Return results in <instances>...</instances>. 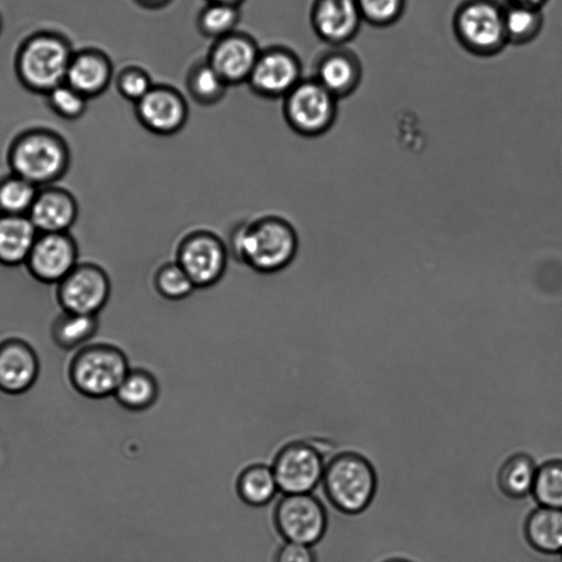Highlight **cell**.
I'll list each match as a JSON object with an SVG mask.
<instances>
[{"label":"cell","instance_id":"13","mask_svg":"<svg viewBox=\"0 0 562 562\" xmlns=\"http://www.w3.org/2000/svg\"><path fill=\"white\" fill-rule=\"evenodd\" d=\"M134 112L144 128L161 136L179 132L189 117L184 97L176 88L166 85H154L134 103Z\"/></svg>","mask_w":562,"mask_h":562},{"label":"cell","instance_id":"16","mask_svg":"<svg viewBox=\"0 0 562 562\" xmlns=\"http://www.w3.org/2000/svg\"><path fill=\"white\" fill-rule=\"evenodd\" d=\"M362 21L357 0H316L311 13L315 34L330 46L350 42Z\"/></svg>","mask_w":562,"mask_h":562},{"label":"cell","instance_id":"32","mask_svg":"<svg viewBox=\"0 0 562 562\" xmlns=\"http://www.w3.org/2000/svg\"><path fill=\"white\" fill-rule=\"evenodd\" d=\"M154 286L160 296L170 301L183 300L196 289L176 260L166 262L157 269Z\"/></svg>","mask_w":562,"mask_h":562},{"label":"cell","instance_id":"11","mask_svg":"<svg viewBox=\"0 0 562 562\" xmlns=\"http://www.w3.org/2000/svg\"><path fill=\"white\" fill-rule=\"evenodd\" d=\"M272 471L284 494L310 493L322 481L325 464L319 450L304 441H293L277 453Z\"/></svg>","mask_w":562,"mask_h":562},{"label":"cell","instance_id":"36","mask_svg":"<svg viewBox=\"0 0 562 562\" xmlns=\"http://www.w3.org/2000/svg\"><path fill=\"white\" fill-rule=\"evenodd\" d=\"M274 562H315L311 546L286 541L277 552Z\"/></svg>","mask_w":562,"mask_h":562},{"label":"cell","instance_id":"26","mask_svg":"<svg viewBox=\"0 0 562 562\" xmlns=\"http://www.w3.org/2000/svg\"><path fill=\"white\" fill-rule=\"evenodd\" d=\"M98 329L97 315L63 312L52 325L54 342L61 349L71 350L83 346Z\"/></svg>","mask_w":562,"mask_h":562},{"label":"cell","instance_id":"15","mask_svg":"<svg viewBox=\"0 0 562 562\" xmlns=\"http://www.w3.org/2000/svg\"><path fill=\"white\" fill-rule=\"evenodd\" d=\"M261 48L248 33L234 31L213 41L206 59L228 86L246 83Z\"/></svg>","mask_w":562,"mask_h":562},{"label":"cell","instance_id":"23","mask_svg":"<svg viewBox=\"0 0 562 562\" xmlns=\"http://www.w3.org/2000/svg\"><path fill=\"white\" fill-rule=\"evenodd\" d=\"M114 396L125 409L142 412L151 407L159 396L155 375L145 369H130Z\"/></svg>","mask_w":562,"mask_h":562},{"label":"cell","instance_id":"40","mask_svg":"<svg viewBox=\"0 0 562 562\" xmlns=\"http://www.w3.org/2000/svg\"><path fill=\"white\" fill-rule=\"evenodd\" d=\"M383 562H412L409 560H406V559H402V558H392V559H387Z\"/></svg>","mask_w":562,"mask_h":562},{"label":"cell","instance_id":"42","mask_svg":"<svg viewBox=\"0 0 562 562\" xmlns=\"http://www.w3.org/2000/svg\"><path fill=\"white\" fill-rule=\"evenodd\" d=\"M1 30H2V21H1V16H0V33H1Z\"/></svg>","mask_w":562,"mask_h":562},{"label":"cell","instance_id":"6","mask_svg":"<svg viewBox=\"0 0 562 562\" xmlns=\"http://www.w3.org/2000/svg\"><path fill=\"white\" fill-rule=\"evenodd\" d=\"M453 32L463 48L473 55L493 56L508 44L503 7L494 0H467L453 15Z\"/></svg>","mask_w":562,"mask_h":562},{"label":"cell","instance_id":"14","mask_svg":"<svg viewBox=\"0 0 562 562\" xmlns=\"http://www.w3.org/2000/svg\"><path fill=\"white\" fill-rule=\"evenodd\" d=\"M77 258V244L68 232L40 233L25 263L36 280L59 283L78 265Z\"/></svg>","mask_w":562,"mask_h":562},{"label":"cell","instance_id":"27","mask_svg":"<svg viewBox=\"0 0 562 562\" xmlns=\"http://www.w3.org/2000/svg\"><path fill=\"white\" fill-rule=\"evenodd\" d=\"M504 29L508 44L524 45L533 41L543 25L539 8L506 4L503 7Z\"/></svg>","mask_w":562,"mask_h":562},{"label":"cell","instance_id":"19","mask_svg":"<svg viewBox=\"0 0 562 562\" xmlns=\"http://www.w3.org/2000/svg\"><path fill=\"white\" fill-rule=\"evenodd\" d=\"M113 79L110 57L98 48L75 50L65 81L88 99L101 95Z\"/></svg>","mask_w":562,"mask_h":562},{"label":"cell","instance_id":"9","mask_svg":"<svg viewBox=\"0 0 562 562\" xmlns=\"http://www.w3.org/2000/svg\"><path fill=\"white\" fill-rule=\"evenodd\" d=\"M274 522L285 541L313 546L326 531L327 515L310 493L285 494L276 506Z\"/></svg>","mask_w":562,"mask_h":562},{"label":"cell","instance_id":"8","mask_svg":"<svg viewBox=\"0 0 562 562\" xmlns=\"http://www.w3.org/2000/svg\"><path fill=\"white\" fill-rule=\"evenodd\" d=\"M228 257L227 245L215 233L206 229L186 234L176 249V261L196 289L218 283L226 271Z\"/></svg>","mask_w":562,"mask_h":562},{"label":"cell","instance_id":"5","mask_svg":"<svg viewBox=\"0 0 562 562\" xmlns=\"http://www.w3.org/2000/svg\"><path fill=\"white\" fill-rule=\"evenodd\" d=\"M128 370V360L120 348L95 344L83 347L74 357L69 378L80 394L103 398L114 395Z\"/></svg>","mask_w":562,"mask_h":562},{"label":"cell","instance_id":"29","mask_svg":"<svg viewBox=\"0 0 562 562\" xmlns=\"http://www.w3.org/2000/svg\"><path fill=\"white\" fill-rule=\"evenodd\" d=\"M40 187L13 172L0 179V213L27 215Z\"/></svg>","mask_w":562,"mask_h":562},{"label":"cell","instance_id":"17","mask_svg":"<svg viewBox=\"0 0 562 562\" xmlns=\"http://www.w3.org/2000/svg\"><path fill=\"white\" fill-rule=\"evenodd\" d=\"M313 78L338 100L356 91L362 78L358 56L344 46H331L317 58Z\"/></svg>","mask_w":562,"mask_h":562},{"label":"cell","instance_id":"2","mask_svg":"<svg viewBox=\"0 0 562 562\" xmlns=\"http://www.w3.org/2000/svg\"><path fill=\"white\" fill-rule=\"evenodd\" d=\"M11 172L37 187L55 184L70 165V150L65 138L47 127H31L11 140L7 153Z\"/></svg>","mask_w":562,"mask_h":562},{"label":"cell","instance_id":"10","mask_svg":"<svg viewBox=\"0 0 562 562\" xmlns=\"http://www.w3.org/2000/svg\"><path fill=\"white\" fill-rule=\"evenodd\" d=\"M301 79L299 56L285 46L272 45L260 50L246 83L261 98L283 99Z\"/></svg>","mask_w":562,"mask_h":562},{"label":"cell","instance_id":"22","mask_svg":"<svg viewBox=\"0 0 562 562\" xmlns=\"http://www.w3.org/2000/svg\"><path fill=\"white\" fill-rule=\"evenodd\" d=\"M524 533L536 551L558 554L562 550V509L538 505L527 516Z\"/></svg>","mask_w":562,"mask_h":562},{"label":"cell","instance_id":"21","mask_svg":"<svg viewBox=\"0 0 562 562\" xmlns=\"http://www.w3.org/2000/svg\"><path fill=\"white\" fill-rule=\"evenodd\" d=\"M38 234L27 215L0 213V263L25 262Z\"/></svg>","mask_w":562,"mask_h":562},{"label":"cell","instance_id":"37","mask_svg":"<svg viewBox=\"0 0 562 562\" xmlns=\"http://www.w3.org/2000/svg\"><path fill=\"white\" fill-rule=\"evenodd\" d=\"M507 4H518L526 5L532 8L542 9V5L547 2V0H506Z\"/></svg>","mask_w":562,"mask_h":562},{"label":"cell","instance_id":"33","mask_svg":"<svg viewBox=\"0 0 562 562\" xmlns=\"http://www.w3.org/2000/svg\"><path fill=\"white\" fill-rule=\"evenodd\" d=\"M45 97L52 112L66 121L80 119L88 108L89 99L66 81L53 88Z\"/></svg>","mask_w":562,"mask_h":562},{"label":"cell","instance_id":"12","mask_svg":"<svg viewBox=\"0 0 562 562\" xmlns=\"http://www.w3.org/2000/svg\"><path fill=\"white\" fill-rule=\"evenodd\" d=\"M111 292L106 272L93 263L77 265L59 283L58 302L65 312L97 315Z\"/></svg>","mask_w":562,"mask_h":562},{"label":"cell","instance_id":"31","mask_svg":"<svg viewBox=\"0 0 562 562\" xmlns=\"http://www.w3.org/2000/svg\"><path fill=\"white\" fill-rule=\"evenodd\" d=\"M239 18L238 5L210 2L200 12L196 26L202 35L214 41L236 31Z\"/></svg>","mask_w":562,"mask_h":562},{"label":"cell","instance_id":"3","mask_svg":"<svg viewBox=\"0 0 562 562\" xmlns=\"http://www.w3.org/2000/svg\"><path fill=\"white\" fill-rule=\"evenodd\" d=\"M74 52L69 40L58 32L40 30L31 33L15 52L18 80L26 90L45 95L65 82Z\"/></svg>","mask_w":562,"mask_h":562},{"label":"cell","instance_id":"7","mask_svg":"<svg viewBox=\"0 0 562 562\" xmlns=\"http://www.w3.org/2000/svg\"><path fill=\"white\" fill-rule=\"evenodd\" d=\"M337 101L317 80L302 78L283 98L282 113L292 131L303 137H317L334 125Z\"/></svg>","mask_w":562,"mask_h":562},{"label":"cell","instance_id":"38","mask_svg":"<svg viewBox=\"0 0 562 562\" xmlns=\"http://www.w3.org/2000/svg\"><path fill=\"white\" fill-rule=\"evenodd\" d=\"M170 0H137L139 4L149 9H158L166 5Z\"/></svg>","mask_w":562,"mask_h":562},{"label":"cell","instance_id":"4","mask_svg":"<svg viewBox=\"0 0 562 562\" xmlns=\"http://www.w3.org/2000/svg\"><path fill=\"white\" fill-rule=\"evenodd\" d=\"M330 504L347 515H358L372 503L378 477L371 462L356 452L335 456L326 465L322 479Z\"/></svg>","mask_w":562,"mask_h":562},{"label":"cell","instance_id":"35","mask_svg":"<svg viewBox=\"0 0 562 562\" xmlns=\"http://www.w3.org/2000/svg\"><path fill=\"white\" fill-rule=\"evenodd\" d=\"M154 85L149 74L134 65L122 68L115 78L117 92L133 103L139 101Z\"/></svg>","mask_w":562,"mask_h":562},{"label":"cell","instance_id":"41","mask_svg":"<svg viewBox=\"0 0 562 562\" xmlns=\"http://www.w3.org/2000/svg\"><path fill=\"white\" fill-rule=\"evenodd\" d=\"M559 555V561L558 562H562V550L558 553Z\"/></svg>","mask_w":562,"mask_h":562},{"label":"cell","instance_id":"18","mask_svg":"<svg viewBox=\"0 0 562 562\" xmlns=\"http://www.w3.org/2000/svg\"><path fill=\"white\" fill-rule=\"evenodd\" d=\"M27 216L38 233H63L74 225L78 204L67 189L49 184L41 187Z\"/></svg>","mask_w":562,"mask_h":562},{"label":"cell","instance_id":"34","mask_svg":"<svg viewBox=\"0 0 562 562\" xmlns=\"http://www.w3.org/2000/svg\"><path fill=\"white\" fill-rule=\"evenodd\" d=\"M362 20L374 26L394 24L403 14L405 0H357Z\"/></svg>","mask_w":562,"mask_h":562},{"label":"cell","instance_id":"20","mask_svg":"<svg viewBox=\"0 0 562 562\" xmlns=\"http://www.w3.org/2000/svg\"><path fill=\"white\" fill-rule=\"evenodd\" d=\"M38 369L37 356L26 342L8 339L0 344V391L26 392L35 383Z\"/></svg>","mask_w":562,"mask_h":562},{"label":"cell","instance_id":"28","mask_svg":"<svg viewBox=\"0 0 562 562\" xmlns=\"http://www.w3.org/2000/svg\"><path fill=\"white\" fill-rule=\"evenodd\" d=\"M279 490L272 468L252 464L239 474L237 492L239 497L251 506L268 504Z\"/></svg>","mask_w":562,"mask_h":562},{"label":"cell","instance_id":"30","mask_svg":"<svg viewBox=\"0 0 562 562\" xmlns=\"http://www.w3.org/2000/svg\"><path fill=\"white\" fill-rule=\"evenodd\" d=\"M530 495L540 506L562 509V460H549L537 468Z\"/></svg>","mask_w":562,"mask_h":562},{"label":"cell","instance_id":"39","mask_svg":"<svg viewBox=\"0 0 562 562\" xmlns=\"http://www.w3.org/2000/svg\"><path fill=\"white\" fill-rule=\"evenodd\" d=\"M243 0H210V2H222V3H228L233 5H238Z\"/></svg>","mask_w":562,"mask_h":562},{"label":"cell","instance_id":"25","mask_svg":"<svg viewBox=\"0 0 562 562\" xmlns=\"http://www.w3.org/2000/svg\"><path fill=\"white\" fill-rule=\"evenodd\" d=\"M228 87L206 58L194 63L186 75V89L190 98L203 106L222 101Z\"/></svg>","mask_w":562,"mask_h":562},{"label":"cell","instance_id":"24","mask_svg":"<svg viewBox=\"0 0 562 562\" xmlns=\"http://www.w3.org/2000/svg\"><path fill=\"white\" fill-rule=\"evenodd\" d=\"M537 468L533 459L527 453L510 456L498 470V488L508 498H525L531 494Z\"/></svg>","mask_w":562,"mask_h":562},{"label":"cell","instance_id":"1","mask_svg":"<svg viewBox=\"0 0 562 562\" xmlns=\"http://www.w3.org/2000/svg\"><path fill=\"white\" fill-rule=\"evenodd\" d=\"M229 256L262 274L289 267L299 250L293 225L283 217L265 215L237 224L228 236Z\"/></svg>","mask_w":562,"mask_h":562}]
</instances>
